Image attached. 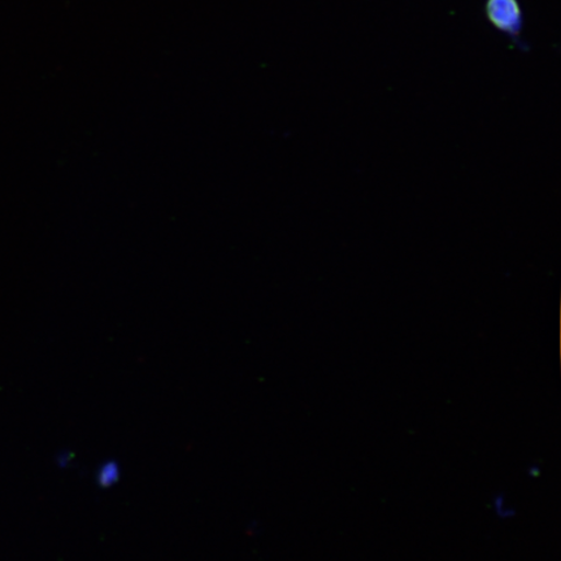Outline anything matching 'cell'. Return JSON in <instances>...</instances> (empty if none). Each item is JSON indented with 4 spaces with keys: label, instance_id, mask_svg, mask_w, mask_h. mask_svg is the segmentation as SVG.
Segmentation results:
<instances>
[{
    "label": "cell",
    "instance_id": "cell-1",
    "mask_svg": "<svg viewBox=\"0 0 561 561\" xmlns=\"http://www.w3.org/2000/svg\"><path fill=\"white\" fill-rule=\"evenodd\" d=\"M483 15L494 31L520 50H529L524 39L525 12L520 0H485Z\"/></svg>",
    "mask_w": 561,
    "mask_h": 561
},
{
    "label": "cell",
    "instance_id": "cell-2",
    "mask_svg": "<svg viewBox=\"0 0 561 561\" xmlns=\"http://www.w3.org/2000/svg\"><path fill=\"white\" fill-rule=\"evenodd\" d=\"M118 479H121V467L117 466L116 461H105L104 465L98 469L96 482L104 489L114 486Z\"/></svg>",
    "mask_w": 561,
    "mask_h": 561
}]
</instances>
